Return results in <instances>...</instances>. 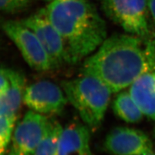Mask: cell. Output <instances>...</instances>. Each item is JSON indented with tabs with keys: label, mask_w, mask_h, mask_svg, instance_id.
Returning a JSON list of instances; mask_svg holds the SVG:
<instances>
[{
	"label": "cell",
	"mask_w": 155,
	"mask_h": 155,
	"mask_svg": "<svg viewBox=\"0 0 155 155\" xmlns=\"http://www.w3.org/2000/svg\"><path fill=\"white\" fill-rule=\"evenodd\" d=\"M153 138H154V141H155V126H154V128L153 129Z\"/></svg>",
	"instance_id": "obj_19"
},
{
	"label": "cell",
	"mask_w": 155,
	"mask_h": 155,
	"mask_svg": "<svg viewBox=\"0 0 155 155\" xmlns=\"http://www.w3.org/2000/svg\"><path fill=\"white\" fill-rule=\"evenodd\" d=\"M145 155H155V151H154L153 153H151L147 154H145Z\"/></svg>",
	"instance_id": "obj_20"
},
{
	"label": "cell",
	"mask_w": 155,
	"mask_h": 155,
	"mask_svg": "<svg viewBox=\"0 0 155 155\" xmlns=\"http://www.w3.org/2000/svg\"><path fill=\"white\" fill-rule=\"evenodd\" d=\"M155 72V32L142 38L117 34L107 38L85 60L82 74L94 76L118 93L142 75Z\"/></svg>",
	"instance_id": "obj_1"
},
{
	"label": "cell",
	"mask_w": 155,
	"mask_h": 155,
	"mask_svg": "<svg viewBox=\"0 0 155 155\" xmlns=\"http://www.w3.org/2000/svg\"><path fill=\"white\" fill-rule=\"evenodd\" d=\"M23 101L28 108L40 114H60L68 102L64 91L51 81L43 80L25 87Z\"/></svg>",
	"instance_id": "obj_7"
},
{
	"label": "cell",
	"mask_w": 155,
	"mask_h": 155,
	"mask_svg": "<svg viewBox=\"0 0 155 155\" xmlns=\"http://www.w3.org/2000/svg\"><path fill=\"white\" fill-rule=\"evenodd\" d=\"M41 11L64 41L67 64L81 61L107 38L105 21L88 0H56Z\"/></svg>",
	"instance_id": "obj_2"
},
{
	"label": "cell",
	"mask_w": 155,
	"mask_h": 155,
	"mask_svg": "<svg viewBox=\"0 0 155 155\" xmlns=\"http://www.w3.org/2000/svg\"><path fill=\"white\" fill-rule=\"evenodd\" d=\"M25 89V77L20 72L14 71L11 85L0 94V116L16 118Z\"/></svg>",
	"instance_id": "obj_12"
},
{
	"label": "cell",
	"mask_w": 155,
	"mask_h": 155,
	"mask_svg": "<svg viewBox=\"0 0 155 155\" xmlns=\"http://www.w3.org/2000/svg\"><path fill=\"white\" fill-rule=\"evenodd\" d=\"M16 118L0 116V155H4L11 141Z\"/></svg>",
	"instance_id": "obj_15"
},
{
	"label": "cell",
	"mask_w": 155,
	"mask_h": 155,
	"mask_svg": "<svg viewBox=\"0 0 155 155\" xmlns=\"http://www.w3.org/2000/svg\"><path fill=\"white\" fill-rule=\"evenodd\" d=\"M1 27L33 69L41 72L53 69L50 58L40 41L21 21H3L1 23Z\"/></svg>",
	"instance_id": "obj_5"
},
{
	"label": "cell",
	"mask_w": 155,
	"mask_h": 155,
	"mask_svg": "<svg viewBox=\"0 0 155 155\" xmlns=\"http://www.w3.org/2000/svg\"><path fill=\"white\" fill-rule=\"evenodd\" d=\"M47 1H49L51 2H52V1H56V0H47Z\"/></svg>",
	"instance_id": "obj_21"
},
{
	"label": "cell",
	"mask_w": 155,
	"mask_h": 155,
	"mask_svg": "<svg viewBox=\"0 0 155 155\" xmlns=\"http://www.w3.org/2000/svg\"><path fill=\"white\" fill-rule=\"evenodd\" d=\"M63 130L58 120L48 118L44 134L34 155H56Z\"/></svg>",
	"instance_id": "obj_14"
},
{
	"label": "cell",
	"mask_w": 155,
	"mask_h": 155,
	"mask_svg": "<svg viewBox=\"0 0 155 155\" xmlns=\"http://www.w3.org/2000/svg\"><path fill=\"white\" fill-rule=\"evenodd\" d=\"M61 85L68 102L84 124L89 128H98L104 119L113 93L109 87L98 78L86 74L63 81Z\"/></svg>",
	"instance_id": "obj_3"
},
{
	"label": "cell",
	"mask_w": 155,
	"mask_h": 155,
	"mask_svg": "<svg viewBox=\"0 0 155 155\" xmlns=\"http://www.w3.org/2000/svg\"><path fill=\"white\" fill-rule=\"evenodd\" d=\"M104 146L112 155H145L154 151L153 142L146 134L127 127H118L110 131Z\"/></svg>",
	"instance_id": "obj_8"
},
{
	"label": "cell",
	"mask_w": 155,
	"mask_h": 155,
	"mask_svg": "<svg viewBox=\"0 0 155 155\" xmlns=\"http://www.w3.org/2000/svg\"><path fill=\"white\" fill-rule=\"evenodd\" d=\"M129 87L130 95L144 116L155 120V72L140 76Z\"/></svg>",
	"instance_id": "obj_11"
},
{
	"label": "cell",
	"mask_w": 155,
	"mask_h": 155,
	"mask_svg": "<svg viewBox=\"0 0 155 155\" xmlns=\"http://www.w3.org/2000/svg\"><path fill=\"white\" fill-rule=\"evenodd\" d=\"M147 4L150 17L155 25V0H147Z\"/></svg>",
	"instance_id": "obj_18"
},
{
	"label": "cell",
	"mask_w": 155,
	"mask_h": 155,
	"mask_svg": "<svg viewBox=\"0 0 155 155\" xmlns=\"http://www.w3.org/2000/svg\"><path fill=\"white\" fill-rule=\"evenodd\" d=\"M13 70L0 68V94L4 93L11 84Z\"/></svg>",
	"instance_id": "obj_17"
},
{
	"label": "cell",
	"mask_w": 155,
	"mask_h": 155,
	"mask_svg": "<svg viewBox=\"0 0 155 155\" xmlns=\"http://www.w3.org/2000/svg\"><path fill=\"white\" fill-rule=\"evenodd\" d=\"M48 118L33 110L23 116L12 133L7 155H34L44 134Z\"/></svg>",
	"instance_id": "obj_6"
},
{
	"label": "cell",
	"mask_w": 155,
	"mask_h": 155,
	"mask_svg": "<svg viewBox=\"0 0 155 155\" xmlns=\"http://www.w3.org/2000/svg\"><path fill=\"white\" fill-rule=\"evenodd\" d=\"M56 155H94L89 128L77 122L67 125L63 130Z\"/></svg>",
	"instance_id": "obj_10"
},
{
	"label": "cell",
	"mask_w": 155,
	"mask_h": 155,
	"mask_svg": "<svg viewBox=\"0 0 155 155\" xmlns=\"http://www.w3.org/2000/svg\"><path fill=\"white\" fill-rule=\"evenodd\" d=\"M20 21L30 28L40 41L50 58L53 69L66 63L64 41L56 28L41 11Z\"/></svg>",
	"instance_id": "obj_9"
},
{
	"label": "cell",
	"mask_w": 155,
	"mask_h": 155,
	"mask_svg": "<svg viewBox=\"0 0 155 155\" xmlns=\"http://www.w3.org/2000/svg\"><path fill=\"white\" fill-rule=\"evenodd\" d=\"M101 7L106 16L129 35L145 38L154 32L147 0H102Z\"/></svg>",
	"instance_id": "obj_4"
},
{
	"label": "cell",
	"mask_w": 155,
	"mask_h": 155,
	"mask_svg": "<svg viewBox=\"0 0 155 155\" xmlns=\"http://www.w3.org/2000/svg\"><path fill=\"white\" fill-rule=\"evenodd\" d=\"M113 109L116 116L127 123L139 122L144 116L129 91H120L116 96L113 104Z\"/></svg>",
	"instance_id": "obj_13"
},
{
	"label": "cell",
	"mask_w": 155,
	"mask_h": 155,
	"mask_svg": "<svg viewBox=\"0 0 155 155\" xmlns=\"http://www.w3.org/2000/svg\"><path fill=\"white\" fill-rule=\"evenodd\" d=\"M31 0H0V11L13 13L25 8Z\"/></svg>",
	"instance_id": "obj_16"
}]
</instances>
